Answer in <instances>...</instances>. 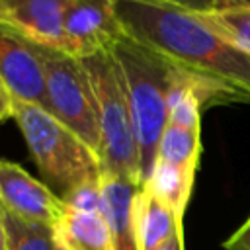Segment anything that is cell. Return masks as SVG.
I'll return each mask as SVG.
<instances>
[{
  "label": "cell",
  "instance_id": "obj_10",
  "mask_svg": "<svg viewBox=\"0 0 250 250\" xmlns=\"http://www.w3.org/2000/svg\"><path fill=\"white\" fill-rule=\"evenodd\" d=\"M143 186L102 172V213L111 229L115 250H141L133 219L135 195Z\"/></svg>",
  "mask_w": 250,
  "mask_h": 250
},
{
  "label": "cell",
  "instance_id": "obj_7",
  "mask_svg": "<svg viewBox=\"0 0 250 250\" xmlns=\"http://www.w3.org/2000/svg\"><path fill=\"white\" fill-rule=\"evenodd\" d=\"M0 209L27 223L55 227L66 203L20 164L0 160Z\"/></svg>",
  "mask_w": 250,
  "mask_h": 250
},
{
  "label": "cell",
  "instance_id": "obj_6",
  "mask_svg": "<svg viewBox=\"0 0 250 250\" xmlns=\"http://www.w3.org/2000/svg\"><path fill=\"white\" fill-rule=\"evenodd\" d=\"M125 35L115 0H68L61 51L74 59L107 53Z\"/></svg>",
  "mask_w": 250,
  "mask_h": 250
},
{
  "label": "cell",
  "instance_id": "obj_5",
  "mask_svg": "<svg viewBox=\"0 0 250 250\" xmlns=\"http://www.w3.org/2000/svg\"><path fill=\"white\" fill-rule=\"evenodd\" d=\"M33 49L43 66L49 113L70 127L100 156L96 98L82 61L53 47L33 43Z\"/></svg>",
  "mask_w": 250,
  "mask_h": 250
},
{
  "label": "cell",
  "instance_id": "obj_3",
  "mask_svg": "<svg viewBox=\"0 0 250 250\" xmlns=\"http://www.w3.org/2000/svg\"><path fill=\"white\" fill-rule=\"evenodd\" d=\"M14 119L43 182L61 199L74 188L102 176L98 152L41 105L16 100Z\"/></svg>",
  "mask_w": 250,
  "mask_h": 250
},
{
  "label": "cell",
  "instance_id": "obj_8",
  "mask_svg": "<svg viewBox=\"0 0 250 250\" xmlns=\"http://www.w3.org/2000/svg\"><path fill=\"white\" fill-rule=\"evenodd\" d=\"M0 76L16 100L41 105L49 111L45 76L33 43L0 23Z\"/></svg>",
  "mask_w": 250,
  "mask_h": 250
},
{
  "label": "cell",
  "instance_id": "obj_12",
  "mask_svg": "<svg viewBox=\"0 0 250 250\" xmlns=\"http://www.w3.org/2000/svg\"><path fill=\"white\" fill-rule=\"evenodd\" d=\"M133 219L141 250H158L174 234L182 232V221L146 188H141L135 195Z\"/></svg>",
  "mask_w": 250,
  "mask_h": 250
},
{
  "label": "cell",
  "instance_id": "obj_20",
  "mask_svg": "<svg viewBox=\"0 0 250 250\" xmlns=\"http://www.w3.org/2000/svg\"><path fill=\"white\" fill-rule=\"evenodd\" d=\"M14 102H16V98H14L12 90L0 76V121L14 117Z\"/></svg>",
  "mask_w": 250,
  "mask_h": 250
},
{
  "label": "cell",
  "instance_id": "obj_21",
  "mask_svg": "<svg viewBox=\"0 0 250 250\" xmlns=\"http://www.w3.org/2000/svg\"><path fill=\"white\" fill-rule=\"evenodd\" d=\"M158 250H184V232L174 234L164 246H160Z\"/></svg>",
  "mask_w": 250,
  "mask_h": 250
},
{
  "label": "cell",
  "instance_id": "obj_2",
  "mask_svg": "<svg viewBox=\"0 0 250 250\" xmlns=\"http://www.w3.org/2000/svg\"><path fill=\"white\" fill-rule=\"evenodd\" d=\"M111 55L125 82L145 184L154 168L158 143L168 125V98L176 66L127 33L113 45Z\"/></svg>",
  "mask_w": 250,
  "mask_h": 250
},
{
  "label": "cell",
  "instance_id": "obj_19",
  "mask_svg": "<svg viewBox=\"0 0 250 250\" xmlns=\"http://www.w3.org/2000/svg\"><path fill=\"white\" fill-rule=\"evenodd\" d=\"M225 250H250V217L223 242Z\"/></svg>",
  "mask_w": 250,
  "mask_h": 250
},
{
  "label": "cell",
  "instance_id": "obj_13",
  "mask_svg": "<svg viewBox=\"0 0 250 250\" xmlns=\"http://www.w3.org/2000/svg\"><path fill=\"white\" fill-rule=\"evenodd\" d=\"M195 172L191 168H182L174 166L168 162H154V168L148 176V180L143 184L158 201H162L166 207L174 211V215L182 221L186 207L191 197L193 182H195Z\"/></svg>",
  "mask_w": 250,
  "mask_h": 250
},
{
  "label": "cell",
  "instance_id": "obj_4",
  "mask_svg": "<svg viewBox=\"0 0 250 250\" xmlns=\"http://www.w3.org/2000/svg\"><path fill=\"white\" fill-rule=\"evenodd\" d=\"M80 61L96 98L102 172L143 186L139 143L121 70L111 51Z\"/></svg>",
  "mask_w": 250,
  "mask_h": 250
},
{
  "label": "cell",
  "instance_id": "obj_16",
  "mask_svg": "<svg viewBox=\"0 0 250 250\" xmlns=\"http://www.w3.org/2000/svg\"><path fill=\"white\" fill-rule=\"evenodd\" d=\"M4 223L8 232V250H57L51 227L27 223L8 213H4Z\"/></svg>",
  "mask_w": 250,
  "mask_h": 250
},
{
  "label": "cell",
  "instance_id": "obj_17",
  "mask_svg": "<svg viewBox=\"0 0 250 250\" xmlns=\"http://www.w3.org/2000/svg\"><path fill=\"white\" fill-rule=\"evenodd\" d=\"M62 201L66 203V207L76 211L102 213V176L98 180H92L74 188L70 193L62 197Z\"/></svg>",
  "mask_w": 250,
  "mask_h": 250
},
{
  "label": "cell",
  "instance_id": "obj_23",
  "mask_svg": "<svg viewBox=\"0 0 250 250\" xmlns=\"http://www.w3.org/2000/svg\"><path fill=\"white\" fill-rule=\"evenodd\" d=\"M242 2H246V4H250V0H242Z\"/></svg>",
  "mask_w": 250,
  "mask_h": 250
},
{
  "label": "cell",
  "instance_id": "obj_18",
  "mask_svg": "<svg viewBox=\"0 0 250 250\" xmlns=\"http://www.w3.org/2000/svg\"><path fill=\"white\" fill-rule=\"evenodd\" d=\"M158 2H166L170 6L188 10V12H195V14H203V12H211L215 8L225 6L229 0H158Z\"/></svg>",
  "mask_w": 250,
  "mask_h": 250
},
{
  "label": "cell",
  "instance_id": "obj_14",
  "mask_svg": "<svg viewBox=\"0 0 250 250\" xmlns=\"http://www.w3.org/2000/svg\"><path fill=\"white\" fill-rule=\"evenodd\" d=\"M197 16L225 41L250 57V4L229 0L225 6Z\"/></svg>",
  "mask_w": 250,
  "mask_h": 250
},
{
  "label": "cell",
  "instance_id": "obj_22",
  "mask_svg": "<svg viewBox=\"0 0 250 250\" xmlns=\"http://www.w3.org/2000/svg\"><path fill=\"white\" fill-rule=\"evenodd\" d=\"M0 250H8V232H6V223H4L2 209H0Z\"/></svg>",
  "mask_w": 250,
  "mask_h": 250
},
{
  "label": "cell",
  "instance_id": "obj_15",
  "mask_svg": "<svg viewBox=\"0 0 250 250\" xmlns=\"http://www.w3.org/2000/svg\"><path fill=\"white\" fill-rule=\"evenodd\" d=\"M199 156H201V131L168 123L158 143L156 160L197 170Z\"/></svg>",
  "mask_w": 250,
  "mask_h": 250
},
{
  "label": "cell",
  "instance_id": "obj_9",
  "mask_svg": "<svg viewBox=\"0 0 250 250\" xmlns=\"http://www.w3.org/2000/svg\"><path fill=\"white\" fill-rule=\"evenodd\" d=\"M68 0H0V23L23 39L61 49Z\"/></svg>",
  "mask_w": 250,
  "mask_h": 250
},
{
  "label": "cell",
  "instance_id": "obj_11",
  "mask_svg": "<svg viewBox=\"0 0 250 250\" xmlns=\"http://www.w3.org/2000/svg\"><path fill=\"white\" fill-rule=\"evenodd\" d=\"M57 250H115L111 229L104 213L66 207L53 227Z\"/></svg>",
  "mask_w": 250,
  "mask_h": 250
},
{
  "label": "cell",
  "instance_id": "obj_1",
  "mask_svg": "<svg viewBox=\"0 0 250 250\" xmlns=\"http://www.w3.org/2000/svg\"><path fill=\"white\" fill-rule=\"evenodd\" d=\"M123 31L178 68L219 82L250 104V57L215 33L195 12L158 0H115Z\"/></svg>",
  "mask_w": 250,
  "mask_h": 250
}]
</instances>
